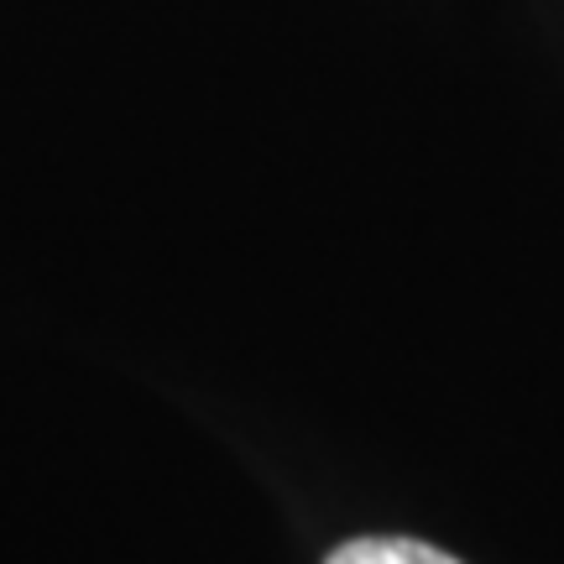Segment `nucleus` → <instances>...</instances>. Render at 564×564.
Wrapping results in <instances>:
<instances>
[{
    "label": "nucleus",
    "mask_w": 564,
    "mask_h": 564,
    "mask_svg": "<svg viewBox=\"0 0 564 564\" xmlns=\"http://www.w3.org/2000/svg\"><path fill=\"white\" fill-rule=\"evenodd\" d=\"M324 564H460V560L434 544H419V539H350Z\"/></svg>",
    "instance_id": "f257e3e1"
}]
</instances>
